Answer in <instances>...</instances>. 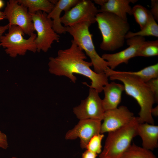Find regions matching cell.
I'll return each mask as SVG.
<instances>
[{
  "mask_svg": "<svg viewBox=\"0 0 158 158\" xmlns=\"http://www.w3.org/2000/svg\"><path fill=\"white\" fill-rule=\"evenodd\" d=\"M71 46L64 49H60L55 57H50L48 65L49 70L51 74L58 76H65L73 83L77 78L74 74L82 75L91 81L90 88L95 89L99 93L101 92L104 86L108 83V77L105 73L98 74L92 71L91 62L86 61V55L72 40Z\"/></svg>",
  "mask_w": 158,
  "mask_h": 158,
  "instance_id": "obj_1",
  "label": "cell"
},
{
  "mask_svg": "<svg viewBox=\"0 0 158 158\" xmlns=\"http://www.w3.org/2000/svg\"><path fill=\"white\" fill-rule=\"evenodd\" d=\"M104 73L110 80L122 82L126 94L137 101L140 107L139 116L138 117L139 123H147L154 125L151 110L156 102L154 95L146 83L136 77L123 71L112 70L109 67Z\"/></svg>",
  "mask_w": 158,
  "mask_h": 158,
  "instance_id": "obj_2",
  "label": "cell"
},
{
  "mask_svg": "<svg viewBox=\"0 0 158 158\" xmlns=\"http://www.w3.org/2000/svg\"><path fill=\"white\" fill-rule=\"evenodd\" d=\"M96 22L102 37L100 47L102 49L113 51L123 45L130 28L127 21L112 13L99 12L96 16Z\"/></svg>",
  "mask_w": 158,
  "mask_h": 158,
  "instance_id": "obj_3",
  "label": "cell"
},
{
  "mask_svg": "<svg viewBox=\"0 0 158 158\" xmlns=\"http://www.w3.org/2000/svg\"><path fill=\"white\" fill-rule=\"evenodd\" d=\"M139 123L138 117H135L127 125L108 133L99 158H120L131 145L133 139L138 135Z\"/></svg>",
  "mask_w": 158,
  "mask_h": 158,
  "instance_id": "obj_4",
  "label": "cell"
},
{
  "mask_svg": "<svg viewBox=\"0 0 158 158\" xmlns=\"http://www.w3.org/2000/svg\"><path fill=\"white\" fill-rule=\"evenodd\" d=\"M91 24L87 22L79 23L66 27V32L73 38V40L85 54L90 58L93 66L94 71L98 74L105 73L108 66L107 62L97 52L92 40V35L89 28Z\"/></svg>",
  "mask_w": 158,
  "mask_h": 158,
  "instance_id": "obj_5",
  "label": "cell"
},
{
  "mask_svg": "<svg viewBox=\"0 0 158 158\" xmlns=\"http://www.w3.org/2000/svg\"><path fill=\"white\" fill-rule=\"evenodd\" d=\"M25 35L18 26H11L8 32L0 38V47L5 49L6 53L13 58L18 55H24L28 51L35 52L37 51L35 42L36 34L32 33L27 39L24 38Z\"/></svg>",
  "mask_w": 158,
  "mask_h": 158,
  "instance_id": "obj_6",
  "label": "cell"
},
{
  "mask_svg": "<svg viewBox=\"0 0 158 158\" xmlns=\"http://www.w3.org/2000/svg\"><path fill=\"white\" fill-rule=\"evenodd\" d=\"M30 13L37 33L35 40L37 51L46 52L51 47L54 41H59L60 36L53 30L52 20L48 17L47 13L42 11Z\"/></svg>",
  "mask_w": 158,
  "mask_h": 158,
  "instance_id": "obj_7",
  "label": "cell"
},
{
  "mask_svg": "<svg viewBox=\"0 0 158 158\" xmlns=\"http://www.w3.org/2000/svg\"><path fill=\"white\" fill-rule=\"evenodd\" d=\"M98 9L90 0H80L70 9L65 12L60 17V21L64 26H70L84 22L91 24L96 22V16Z\"/></svg>",
  "mask_w": 158,
  "mask_h": 158,
  "instance_id": "obj_8",
  "label": "cell"
},
{
  "mask_svg": "<svg viewBox=\"0 0 158 158\" xmlns=\"http://www.w3.org/2000/svg\"><path fill=\"white\" fill-rule=\"evenodd\" d=\"M8 21L9 28L16 25L21 28L25 34L30 36L35 31L32 18L28 8L19 4L17 0L7 2L4 11Z\"/></svg>",
  "mask_w": 158,
  "mask_h": 158,
  "instance_id": "obj_9",
  "label": "cell"
},
{
  "mask_svg": "<svg viewBox=\"0 0 158 158\" xmlns=\"http://www.w3.org/2000/svg\"><path fill=\"white\" fill-rule=\"evenodd\" d=\"M99 93L94 89L90 87L87 97L81 100L79 105L73 108V112L80 120L87 119L103 120L105 111L102 100Z\"/></svg>",
  "mask_w": 158,
  "mask_h": 158,
  "instance_id": "obj_10",
  "label": "cell"
},
{
  "mask_svg": "<svg viewBox=\"0 0 158 158\" xmlns=\"http://www.w3.org/2000/svg\"><path fill=\"white\" fill-rule=\"evenodd\" d=\"M101 121L93 119L80 120L73 128L66 133L65 138L73 140L79 138L81 147L86 149L90 139L94 135L100 133Z\"/></svg>",
  "mask_w": 158,
  "mask_h": 158,
  "instance_id": "obj_11",
  "label": "cell"
},
{
  "mask_svg": "<svg viewBox=\"0 0 158 158\" xmlns=\"http://www.w3.org/2000/svg\"><path fill=\"white\" fill-rule=\"evenodd\" d=\"M135 116L124 106L105 111L101 125L100 133L109 132L118 129L129 123Z\"/></svg>",
  "mask_w": 158,
  "mask_h": 158,
  "instance_id": "obj_12",
  "label": "cell"
},
{
  "mask_svg": "<svg viewBox=\"0 0 158 158\" xmlns=\"http://www.w3.org/2000/svg\"><path fill=\"white\" fill-rule=\"evenodd\" d=\"M145 41L144 37L136 36L131 37L127 39L126 41L128 47L114 54H104L102 57L107 62L108 66L114 70L120 64L123 63L127 64L130 59L136 57L139 48Z\"/></svg>",
  "mask_w": 158,
  "mask_h": 158,
  "instance_id": "obj_13",
  "label": "cell"
},
{
  "mask_svg": "<svg viewBox=\"0 0 158 158\" xmlns=\"http://www.w3.org/2000/svg\"><path fill=\"white\" fill-rule=\"evenodd\" d=\"M95 3L100 6L99 12L113 13L122 19L127 21V14L132 15V8L130 4L137 0H95Z\"/></svg>",
  "mask_w": 158,
  "mask_h": 158,
  "instance_id": "obj_14",
  "label": "cell"
},
{
  "mask_svg": "<svg viewBox=\"0 0 158 158\" xmlns=\"http://www.w3.org/2000/svg\"><path fill=\"white\" fill-rule=\"evenodd\" d=\"M104 94L102 103L105 111L117 108L121 102L123 92L124 91L123 84L112 82L103 88Z\"/></svg>",
  "mask_w": 158,
  "mask_h": 158,
  "instance_id": "obj_15",
  "label": "cell"
},
{
  "mask_svg": "<svg viewBox=\"0 0 158 158\" xmlns=\"http://www.w3.org/2000/svg\"><path fill=\"white\" fill-rule=\"evenodd\" d=\"M80 0H59L55 5L51 12L47 14L49 18L52 19L53 28L58 34L66 33V27L61 22L60 15L63 11H68L80 1Z\"/></svg>",
  "mask_w": 158,
  "mask_h": 158,
  "instance_id": "obj_16",
  "label": "cell"
},
{
  "mask_svg": "<svg viewBox=\"0 0 158 158\" xmlns=\"http://www.w3.org/2000/svg\"><path fill=\"white\" fill-rule=\"evenodd\" d=\"M138 135L142 141V147L152 150L158 147V126L147 123H139Z\"/></svg>",
  "mask_w": 158,
  "mask_h": 158,
  "instance_id": "obj_17",
  "label": "cell"
},
{
  "mask_svg": "<svg viewBox=\"0 0 158 158\" xmlns=\"http://www.w3.org/2000/svg\"><path fill=\"white\" fill-rule=\"evenodd\" d=\"M18 3L26 7L30 13L42 11L49 14L55 4L51 0H17Z\"/></svg>",
  "mask_w": 158,
  "mask_h": 158,
  "instance_id": "obj_18",
  "label": "cell"
},
{
  "mask_svg": "<svg viewBox=\"0 0 158 158\" xmlns=\"http://www.w3.org/2000/svg\"><path fill=\"white\" fill-rule=\"evenodd\" d=\"M148 13V20L143 28L140 31L135 32L129 31L126 35L125 39L136 36L158 37V25L149 10Z\"/></svg>",
  "mask_w": 158,
  "mask_h": 158,
  "instance_id": "obj_19",
  "label": "cell"
},
{
  "mask_svg": "<svg viewBox=\"0 0 158 158\" xmlns=\"http://www.w3.org/2000/svg\"><path fill=\"white\" fill-rule=\"evenodd\" d=\"M124 73L136 77L145 83L158 78V63H156L137 71H123Z\"/></svg>",
  "mask_w": 158,
  "mask_h": 158,
  "instance_id": "obj_20",
  "label": "cell"
},
{
  "mask_svg": "<svg viewBox=\"0 0 158 158\" xmlns=\"http://www.w3.org/2000/svg\"><path fill=\"white\" fill-rule=\"evenodd\" d=\"M120 158H157L151 150L137 145H131Z\"/></svg>",
  "mask_w": 158,
  "mask_h": 158,
  "instance_id": "obj_21",
  "label": "cell"
},
{
  "mask_svg": "<svg viewBox=\"0 0 158 158\" xmlns=\"http://www.w3.org/2000/svg\"><path fill=\"white\" fill-rule=\"evenodd\" d=\"M158 55V40L145 41L139 48L136 56L150 57Z\"/></svg>",
  "mask_w": 158,
  "mask_h": 158,
  "instance_id": "obj_22",
  "label": "cell"
},
{
  "mask_svg": "<svg viewBox=\"0 0 158 158\" xmlns=\"http://www.w3.org/2000/svg\"><path fill=\"white\" fill-rule=\"evenodd\" d=\"M132 13L140 29H142L148 20V10L140 5L137 4L132 8Z\"/></svg>",
  "mask_w": 158,
  "mask_h": 158,
  "instance_id": "obj_23",
  "label": "cell"
},
{
  "mask_svg": "<svg viewBox=\"0 0 158 158\" xmlns=\"http://www.w3.org/2000/svg\"><path fill=\"white\" fill-rule=\"evenodd\" d=\"M103 134L99 133L93 136L90 140L86 149L97 154L102 152V141L104 137Z\"/></svg>",
  "mask_w": 158,
  "mask_h": 158,
  "instance_id": "obj_24",
  "label": "cell"
},
{
  "mask_svg": "<svg viewBox=\"0 0 158 158\" xmlns=\"http://www.w3.org/2000/svg\"><path fill=\"white\" fill-rule=\"evenodd\" d=\"M154 96L155 102H158V78L152 79L146 83Z\"/></svg>",
  "mask_w": 158,
  "mask_h": 158,
  "instance_id": "obj_25",
  "label": "cell"
},
{
  "mask_svg": "<svg viewBox=\"0 0 158 158\" xmlns=\"http://www.w3.org/2000/svg\"><path fill=\"white\" fill-rule=\"evenodd\" d=\"M155 20H158V1H151V9L150 10Z\"/></svg>",
  "mask_w": 158,
  "mask_h": 158,
  "instance_id": "obj_26",
  "label": "cell"
},
{
  "mask_svg": "<svg viewBox=\"0 0 158 158\" xmlns=\"http://www.w3.org/2000/svg\"><path fill=\"white\" fill-rule=\"evenodd\" d=\"M8 147V143L6 135L0 130V148L6 149Z\"/></svg>",
  "mask_w": 158,
  "mask_h": 158,
  "instance_id": "obj_27",
  "label": "cell"
},
{
  "mask_svg": "<svg viewBox=\"0 0 158 158\" xmlns=\"http://www.w3.org/2000/svg\"><path fill=\"white\" fill-rule=\"evenodd\" d=\"M97 155V154L87 150L82 154V158H96Z\"/></svg>",
  "mask_w": 158,
  "mask_h": 158,
  "instance_id": "obj_28",
  "label": "cell"
},
{
  "mask_svg": "<svg viewBox=\"0 0 158 158\" xmlns=\"http://www.w3.org/2000/svg\"><path fill=\"white\" fill-rule=\"evenodd\" d=\"M9 28L8 24L4 26H0V38L3 35L4 32Z\"/></svg>",
  "mask_w": 158,
  "mask_h": 158,
  "instance_id": "obj_29",
  "label": "cell"
},
{
  "mask_svg": "<svg viewBox=\"0 0 158 158\" xmlns=\"http://www.w3.org/2000/svg\"><path fill=\"white\" fill-rule=\"evenodd\" d=\"M151 114L152 116L157 117L158 116V106L157 105L154 108H152L151 110Z\"/></svg>",
  "mask_w": 158,
  "mask_h": 158,
  "instance_id": "obj_30",
  "label": "cell"
},
{
  "mask_svg": "<svg viewBox=\"0 0 158 158\" xmlns=\"http://www.w3.org/2000/svg\"><path fill=\"white\" fill-rule=\"evenodd\" d=\"M6 19L5 16L4 12L0 11V20Z\"/></svg>",
  "mask_w": 158,
  "mask_h": 158,
  "instance_id": "obj_31",
  "label": "cell"
},
{
  "mask_svg": "<svg viewBox=\"0 0 158 158\" xmlns=\"http://www.w3.org/2000/svg\"><path fill=\"white\" fill-rule=\"evenodd\" d=\"M4 5V1L2 0H0V8H1Z\"/></svg>",
  "mask_w": 158,
  "mask_h": 158,
  "instance_id": "obj_32",
  "label": "cell"
}]
</instances>
